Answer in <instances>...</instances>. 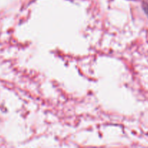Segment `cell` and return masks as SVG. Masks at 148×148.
<instances>
[{
  "label": "cell",
  "instance_id": "1",
  "mask_svg": "<svg viewBox=\"0 0 148 148\" xmlns=\"http://www.w3.org/2000/svg\"><path fill=\"white\" fill-rule=\"evenodd\" d=\"M143 8H144V10H145V12H146V14L148 15V4H144Z\"/></svg>",
  "mask_w": 148,
  "mask_h": 148
}]
</instances>
